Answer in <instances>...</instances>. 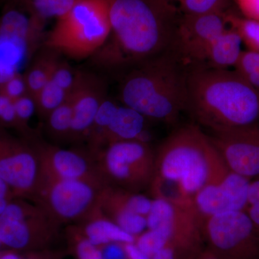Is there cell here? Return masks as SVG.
<instances>
[{"label":"cell","instance_id":"6da1fadb","mask_svg":"<svg viewBox=\"0 0 259 259\" xmlns=\"http://www.w3.org/2000/svg\"><path fill=\"white\" fill-rule=\"evenodd\" d=\"M111 30L92 57L107 72L124 74L171 51L182 15L171 0H112Z\"/></svg>","mask_w":259,"mask_h":259},{"label":"cell","instance_id":"7a4b0ae2","mask_svg":"<svg viewBox=\"0 0 259 259\" xmlns=\"http://www.w3.org/2000/svg\"><path fill=\"white\" fill-rule=\"evenodd\" d=\"M186 111L212 134L259 124V91L233 70L189 68Z\"/></svg>","mask_w":259,"mask_h":259},{"label":"cell","instance_id":"3957f363","mask_svg":"<svg viewBox=\"0 0 259 259\" xmlns=\"http://www.w3.org/2000/svg\"><path fill=\"white\" fill-rule=\"evenodd\" d=\"M187 74L188 68L168 51L125 72L119 98L148 120L172 125L187 108Z\"/></svg>","mask_w":259,"mask_h":259},{"label":"cell","instance_id":"277c9868","mask_svg":"<svg viewBox=\"0 0 259 259\" xmlns=\"http://www.w3.org/2000/svg\"><path fill=\"white\" fill-rule=\"evenodd\" d=\"M229 171L210 136L194 124L174 131L156 152L154 175L175 181L193 197Z\"/></svg>","mask_w":259,"mask_h":259},{"label":"cell","instance_id":"5b68a950","mask_svg":"<svg viewBox=\"0 0 259 259\" xmlns=\"http://www.w3.org/2000/svg\"><path fill=\"white\" fill-rule=\"evenodd\" d=\"M111 3L78 0L67 13L56 20L42 46L75 60L92 57L110 35Z\"/></svg>","mask_w":259,"mask_h":259},{"label":"cell","instance_id":"8992f818","mask_svg":"<svg viewBox=\"0 0 259 259\" xmlns=\"http://www.w3.org/2000/svg\"><path fill=\"white\" fill-rule=\"evenodd\" d=\"M61 226L40 204L14 198L0 215V241L4 249L16 251L50 249Z\"/></svg>","mask_w":259,"mask_h":259},{"label":"cell","instance_id":"52a82bcc","mask_svg":"<svg viewBox=\"0 0 259 259\" xmlns=\"http://www.w3.org/2000/svg\"><path fill=\"white\" fill-rule=\"evenodd\" d=\"M96 158L107 185L140 192L149 187L154 176L156 152L149 143L136 140L112 143Z\"/></svg>","mask_w":259,"mask_h":259},{"label":"cell","instance_id":"ba28073f","mask_svg":"<svg viewBox=\"0 0 259 259\" xmlns=\"http://www.w3.org/2000/svg\"><path fill=\"white\" fill-rule=\"evenodd\" d=\"M102 189L83 180L44 181L32 202L42 206L61 225L81 223L99 212Z\"/></svg>","mask_w":259,"mask_h":259},{"label":"cell","instance_id":"9c48e42d","mask_svg":"<svg viewBox=\"0 0 259 259\" xmlns=\"http://www.w3.org/2000/svg\"><path fill=\"white\" fill-rule=\"evenodd\" d=\"M201 231L207 248L222 259H259V232L245 211L205 218Z\"/></svg>","mask_w":259,"mask_h":259},{"label":"cell","instance_id":"30bf717a","mask_svg":"<svg viewBox=\"0 0 259 259\" xmlns=\"http://www.w3.org/2000/svg\"><path fill=\"white\" fill-rule=\"evenodd\" d=\"M0 177L15 198L33 201L42 183L41 170L31 140L0 129Z\"/></svg>","mask_w":259,"mask_h":259},{"label":"cell","instance_id":"8fae6325","mask_svg":"<svg viewBox=\"0 0 259 259\" xmlns=\"http://www.w3.org/2000/svg\"><path fill=\"white\" fill-rule=\"evenodd\" d=\"M147 229L159 230L168 236L181 258H196L203 249L201 220L194 209L182 208L159 199H153L146 216Z\"/></svg>","mask_w":259,"mask_h":259},{"label":"cell","instance_id":"7c38bea8","mask_svg":"<svg viewBox=\"0 0 259 259\" xmlns=\"http://www.w3.org/2000/svg\"><path fill=\"white\" fill-rule=\"evenodd\" d=\"M31 141L40 162L42 182L74 180L87 181L102 188L108 186L96 158L88 148H63L40 139L38 136Z\"/></svg>","mask_w":259,"mask_h":259},{"label":"cell","instance_id":"4fadbf2b","mask_svg":"<svg viewBox=\"0 0 259 259\" xmlns=\"http://www.w3.org/2000/svg\"><path fill=\"white\" fill-rule=\"evenodd\" d=\"M225 14L182 15L170 51L188 69L203 64L211 44L228 28Z\"/></svg>","mask_w":259,"mask_h":259},{"label":"cell","instance_id":"5bb4252c","mask_svg":"<svg viewBox=\"0 0 259 259\" xmlns=\"http://www.w3.org/2000/svg\"><path fill=\"white\" fill-rule=\"evenodd\" d=\"M209 136L230 171L250 180L259 177V124Z\"/></svg>","mask_w":259,"mask_h":259},{"label":"cell","instance_id":"9a60e30c","mask_svg":"<svg viewBox=\"0 0 259 259\" xmlns=\"http://www.w3.org/2000/svg\"><path fill=\"white\" fill-rule=\"evenodd\" d=\"M107 98L106 83L101 76L90 71H79L77 81L69 96L72 107L69 144L87 141L95 116Z\"/></svg>","mask_w":259,"mask_h":259},{"label":"cell","instance_id":"2e32d148","mask_svg":"<svg viewBox=\"0 0 259 259\" xmlns=\"http://www.w3.org/2000/svg\"><path fill=\"white\" fill-rule=\"evenodd\" d=\"M250 181L230 171L221 182L206 186L194 194V209L201 222L223 213L245 211Z\"/></svg>","mask_w":259,"mask_h":259},{"label":"cell","instance_id":"e0dca14e","mask_svg":"<svg viewBox=\"0 0 259 259\" xmlns=\"http://www.w3.org/2000/svg\"><path fill=\"white\" fill-rule=\"evenodd\" d=\"M45 25L25 10L9 9L0 18L2 41L9 42L24 55H29L35 52L40 41L44 44Z\"/></svg>","mask_w":259,"mask_h":259},{"label":"cell","instance_id":"ac0fdd59","mask_svg":"<svg viewBox=\"0 0 259 259\" xmlns=\"http://www.w3.org/2000/svg\"><path fill=\"white\" fill-rule=\"evenodd\" d=\"M147 121L144 115L125 105H119L105 136L106 146L112 143L124 141L149 143L146 131Z\"/></svg>","mask_w":259,"mask_h":259},{"label":"cell","instance_id":"d6986e66","mask_svg":"<svg viewBox=\"0 0 259 259\" xmlns=\"http://www.w3.org/2000/svg\"><path fill=\"white\" fill-rule=\"evenodd\" d=\"M240 35L234 29L227 28L211 44L204 63L199 66L216 69H228L234 67L239 60L243 51Z\"/></svg>","mask_w":259,"mask_h":259},{"label":"cell","instance_id":"ffe728a7","mask_svg":"<svg viewBox=\"0 0 259 259\" xmlns=\"http://www.w3.org/2000/svg\"><path fill=\"white\" fill-rule=\"evenodd\" d=\"M82 223L83 226L76 230L90 243L99 248L112 243L125 244L136 242V237L102 215L100 211Z\"/></svg>","mask_w":259,"mask_h":259},{"label":"cell","instance_id":"44dd1931","mask_svg":"<svg viewBox=\"0 0 259 259\" xmlns=\"http://www.w3.org/2000/svg\"><path fill=\"white\" fill-rule=\"evenodd\" d=\"M33 62L24 74L28 95L35 97L50 81L56 64L60 60V54L52 49L42 47Z\"/></svg>","mask_w":259,"mask_h":259},{"label":"cell","instance_id":"7402d4cb","mask_svg":"<svg viewBox=\"0 0 259 259\" xmlns=\"http://www.w3.org/2000/svg\"><path fill=\"white\" fill-rule=\"evenodd\" d=\"M148 190L153 199H162L182 208L195 210L193 197L175 181L154 175Z\"/></svg>","mask_w":259,"mask_h":259},{"label":"cell","instance_id":"603a6c76","mask_svg":"<svg viewBox=\"0 0 259 259\" xmlns=\"http://www.w3.org/2000/svg\"><path fill=\"white\" fill-rule=\"evenodd\" d=\"M72 122V107L69 99L54 110L46 119V134L51 144H69Z\"/></svg>","mask_w":259,"mask_h":259},{"label":"cell","instance_id":"cb8c5ba5","mask_svg":"<svg viewBox=\"0 0 259 259\" xmlns=\"http://www.w3.org/2000/svg\"><path fill=\"white\" fill-rule=\"evenodd\" d=\"M22 8L32 18L46 23L51 18H61L78 0H18Z\"/></svg>","mask_w":259,"mask_h":259},{"label":"cell","instance_id":"d4e9b609","mask_svg":"<svg viewBox=\"0 0 259 259\" xmlns=\"http://www.w3.org/2000/svg\"><path fill=\"white\" fill-rule=\"evenodd\" d=\"M68 98L69 95L50 80L34 97L36 113L46 120L51 112L60 107Z\"/></svg>","mask_w":259,"mask_h":259},{"label":"cell","instance_id":"484cf974","mask_svg":"<svg viewBox=\"0 0 259 259\" xmlns=\"http://www.w3.org/2000/svg\"><path fill=\"white\" fill-rule=\"evenodd\" d=\"M225 17L228 25L236 30L248 50L259 54V20L226 12Z\"/></svg>","mask_w":259,"mask_h":259},{"label":"cell","instance_id":"4316f807","mask_svg":"<svg viewBox=\"0 0 259 259\" xmlns=\"http://www.w3.org/2000/svg\"><path fill=\"white\" fill-rule=\"evenodd\" d=\"M14 107L18 123V132L20 136L28 140L36 137L37 134L30 125L34 113L36 112V106L33 97L26 95L15 100Z\"/></svg>","mask_w":259,"mask_h":259},{"label":"cell","instance_id":"83f0119b","mask_svg":"<svg viewBox=\"0 0 259 259\" xmlns=\"http://www.w3.org/2000/svg\"><path fill=\"white\" fill-rule=\"evenodd\" d=\"M184 15L226 13L228 0H171Z\"/></svg>","mask_w":259,"mask_h":259},{"label":"cell","instance_id":"f1b7e54d","mask_svg":"<svg viewBox=\"0 0 259 259\" xmlns=\"http://www.w3.org/2000/svg\"><path fill=\"white\" fill-rule=\"evenodd\" d=\"M135 243L145 254L151 258L156 252L168 244V238L159 230L148 229L136 237Z\"/></svg>","mask_w":259,"mask_h":259},{"label":"cell","instance_id":"f546056e","mask_svg":"<svg viewBox=\"0 0 259 259\" xmlns=\"http://www.w3.org/2000/svg\"><path fill=\"white\" fill-rule=\"evenodd\" d=\"M79 70H76L69 64L63 60H59L51 75V81L63 89L68 95L74 90Z\"/></svg>","mask_w":259,"mask_h":259},{"label":"cell","instance_id":"4dcf8cb0","mask_svg":"<svg viewBox=\"0 0 259 259\" xmlns=\"http://www.w3.org/2000/svg\"><path fill=\"white\" fill-rule=\"evenodd\" d=\"M73 248L78 259H102L101 250L84 238L77 230L71 231Z\"/></svg>","mask_w":259,"mask_h":259},{"label":"cell","instance_id":"1f68e13d","mask_svg":"<svg viewBox=\"0 0 259 259\" xmlns=\"http://www.w3.org/2000/svg\"><path fill=\"white\" fill-rule=\"evenodd\" d=\"M0 93L13 100V102L28 95V88L24 74L16 72L5 81L0 90Z\"/></svg>","mask_w":259,"mask_h":259},{"label":"cell","instance_id":"d6a6232c","mask_svg":"<svg viewBox=\"0 0 259 259\" xmlns=\"http://www.w3.org/2000/svg\"><path fill=\"white\" fill-rule=\"evenodd\" d=\"M64 253L50 249L36 251H16L3 249L0 250V259H59Z\"/></svg>","mask_w":259,"mask_h":259},{"label":"cell","instance_id":"836d02e7","mask_svg":"<svg viewBox=\"0 0 259 259\" xmlns=\"http://www.w3.org/2000/svg\"><path fill=\"white\" fill-rule=\"evenodd\" d=\"M0 129L14 130L18 132L14 102L0 93Z\"/></svg>","mask_w":259,"mask_h":259},{"label":"cell","instance_id":"e575fe53","mask_svg":"<svg viewBox=\"0 0 259 259\" xmlns=\"http://www.w3.org/2000/svg\"><path fill=\"white\" fill-rule=\"evenodd\" d=\"M245 212L259 232V177L250 181L248 206Z\"/></svg>","mask_w":259,"mask_h":259},{"label":"cell","instance_id":"d590c367","mask_svg":"<svg viewBox=\"0 0 259 259\" xmlns=\"http://www.w3.org/2000/svg\"><path fill=\"white\" fill-rule=\"evenodd\" d=\"M244 18L259 20V0H235Z\"/></svg>","mask_w":259,"mask_h":259},{"label":"cell","instance_id":"8d00e7d4","mask_svg":"<svg viewBox=\"0 0 259 259\" xmlns=\"http://www.w3.org/2000/svg\"><path fill=\"white\" fill-rule=\"evenodd\" d=\"M102 259H127L123 244L112 243L100 248Z\"/></svg>","mask_w":259,"mask_h":259},{"label":"cell","instance_id":"74e56055","mask_svg":"<svg viewBox=\"0 0 259 259\" xmlns=\"http://www.w3.org/2000/svg\"><path fill=\"white\" fill-rule=\"evenodd\" d=\"M15 198L14 194L8 184L0 177V215L10 202Z\"/></svg>","mask_w":259,"mask_h":259},{"label":"cell","instance_id":"f35d334b","mask_svg":"<svg viewBox=\"0 0 259 259\" xmlns=\"http://www.w3.org/2000/svg\"><path fill=\"white\" fill-rule=\"evenodd\" d=\"M151 259H182L175 247L167 244L166 246L156 252L151 256Z\"/></svg>","mask_w":259,"mask_h":259},{"label":"cell","instance_id":"ab89813d","mask_svg":"<svg viewBox=\"0 0 259 259\" xmlns=\"http://www.w3.org/2000/svg\"><path fill=\"white\" fill-rule=\"evenodd\" d=\"M123 247L127 259H151L135 243H125Z\"/></svg>","mask_w":259,"mask_h":259},{"label":"cell","instance_id":"60d3db41","mask_svg":"<svg viewBox=\"0 0 259 259\" xmlns=\"http://www.w3.org/2000/svg\"><path fill=\"white\" fill-rule=\"evenodd\" d=\"M16 72V68L0 59V90L5 81Z\"/></svg>","mask_w":259,"mask_h":259},{"label":"cell","instance_id":"b9f144b4","mask_svg":"<svg viewBox=\"0 0 259 259\" xmlns=\"http://www.w3.org/2000/svg\"><path fill=\"white\" fill-rule=\"evenodd\" d=\"M195 259H222L209 248H203Z\"/></svg>","mask_w":259,"mask_h":259},{"label":"cell","instance_id":"7bdbcfd3","mask_svg":"<svg viewBox=\"0 0 259 259\" xmlns=\"http://www.w3.org/2000/svg\"><path fill=\"white\" fill-rule=\"evenodd\" d=\"M4 249V248H3V245H2L1 241H0V250Z\"/></svg>","mask_w":259,"mask_h":259},{"label":"cell","instance_id":"ee69618b","mask_svg":"<svg viewBox=\"0 0 259 259\" xmlns=\"http://www.w3.org/2000/svg\"><path fill=\"white\" fill-rule=\"evenodd\" d=\"M0 44H1V35H0Z\"/></svg>","mask_w":259,"mask_h":259},{"label":"cell","instance_id":"f6af8a7d","mask_svg":"<svg viewBox=\"0 0 259 259\" xmlns=\"http://www.w3.org/2000/svg\"><path fill=\"white\" fill-rule=\"evenodd\" d=\"M187 259H195V258H187Z\"/></svg>","mask_w":259,"mask_h":259}]
</instances>
